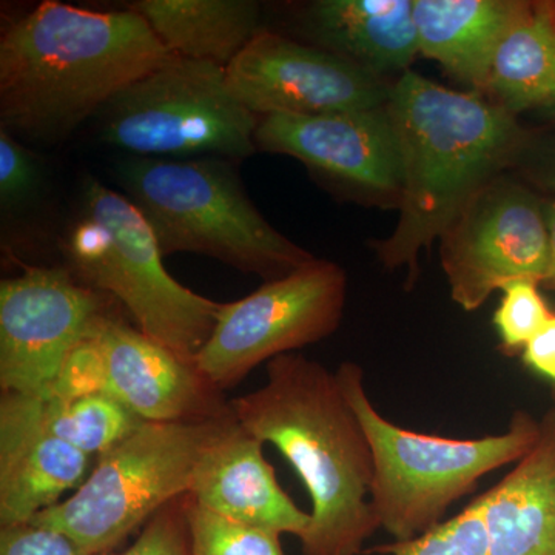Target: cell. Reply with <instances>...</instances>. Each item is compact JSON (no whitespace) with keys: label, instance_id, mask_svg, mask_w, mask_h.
I'll return each mask as SVG.
<instances>
[{"label":"cell","instance_id":"obj_19","mask_svg":"<svg viewBox=\"0 0 555 555\" xmlns=\"http://www.w3.org/2000/svg\"><path fill=\"white\" fill-rule=\"evenodd\" d=\"M478 500L488 555H555V406L540 420L535 447Z\"/></svg>","mask_w":555,"mask_h":555},{"label":"cell","instance_id":"obj_30","mask_svg":"<svg viewBox=\"0 0 555 555\" xmlns=\"http://www.w3.org/2000/svg\"><path fill=\"white\" fill-rule=\"evenodd\" d=\"M516 170L531 188L555 193V130L543 134L532 131Z\"/></svg>","mask_w":555,"mask_h":555},{"label":"cell","instance_id":"obj_8","mask_svg":"<svg viewBox=\"0 0 555 555\" xmlns=\"http://www.w3.org/2000/svg\"><path fill=\"white\" fill-rule=\"evenodd\" d=\"M109 145L138 158L243 160L258 152L259 116L229 89L225 68L171 56L98 113Z\"/></svg>","mask_w":555,"mask_h":555},{"label":"cell","instance_id":"obj_4","mask_svg":"<svg viewBox=\"0 0 555 555\" xmlns=\"http://www.w3.org/2000/svg\"><path fill=\"white\" fill-rule=\"evenodd\" d=\"M337 377L371 444L372 507L379 529L393 542H409L436 528L449 507L474 491L481 478L516 465L540 437V422L526 411L514 412L505 433L496 436L448 438L415 433L379 414L357 363L339 364Z\"/></svg>","mask_w":555,"mask_h":555},{"label":"cell","instance_id":"obj_18","mask_svg":"<svg viewBox=\"0 0 555 555\" xmlns=\"http://www.w3.org/2000/svg\"><path fill=\"white\" fill-rule=\"evenodd\" d=\"M302 24L317 47L378 78L411 72L420 54L414 0H317Z\"/></svg>","mask_w":555,"mask_h":555},{"label":"cell","instance_id":"obj_7","mask_svg":"<svg viewBox=\"0 0 555 555\" xmlns=\"http://www.w3.org/2000/svg\"><path fill=\"white\" fill-rule=\"evenodd\" d=\"M233 422L232 409L206 422H145L98 459L75 494L30 524L64 532L90 555L116 551L164 506L190 494L208 448Z\"/></svg>","mask_w":555,"mask_h":555},{"label":"cell","instance_id":"obj_1","mask_svg":"<svg viewBox=\"0 0 555 555\" xmlns=\"http://www.w3.org/2000/svg\"><path fill=\"white\" fill-rule=\"evenodd\" d=\"M386 112L400 147L403 188L393 232L369 246L389 272L406 270L408 288L467 201L516 169L532 131L486 94L456 91L415 72L390 87Z\"/></svg>","mask_w":555,"mask_h":555},{"label":"cell","instance_id":"obj_28","mask_svg":"<svg viewBox=\"0 0 555 555\" xmlns=\"http://www.w3.org/2000/svg\"><path fill=\"white\" fill-rule=\"evenodd\" d=\"M96 335L98 332L69 353L60 377L46 398L73 400L91 393L107 392L104 360Z\"/></svg>","mask_w":555,"mask_h":555},{"label":"cell","instance_id":"obj_20","mask_svg":"<svg viewBox=\"0 0 555 555\" xmlns=\"http://www.w3.org/2000/svg\"><path fill=\"white\" fill-rule=\"evenodd\" d=\"M144 17L175 56L228 67L261 33V10L251 0H139Z\"/></svg>","mask_w":555,"mask_h":555},{"label":"cell","instance_id":"obj_31","mask_svg":"<svg viewBox=\"0 0 555 555\" xmlns=\"http://www.w3.org/2000/svg\"><path fill=\"white\" fill-rule=\"evenodd\" d=\"M526 367L540 377L550 379L555 387V312L520 353Z\"/></svg>","mask_w":555,"mask_h":555},{"label":"cell","instance_id":"obj_34","mask_svg":"<svg viewBox=\"0 0 555 555\" xmlns=\"http://www.w3.org/2000/svg\"><path fill=\"white\" fill-rule=\"evenodd\" d=\"M547 5H550V9L553 11L555 17V0H547Z\"/></svg>","mask_w":555,"mask_h":555},{"label":"cell","instance_id":"obj_13","mask_svg":"<svg viewBox=\"0 0 555 555\" xmlns=\"http://www.w3.org/2000/svg\"><path fill=\"white\" fill-rule=\"evenodd\" d=\"M229 89L254 115H334L385 107L392 83L337 54L262 30L228 67Z\"/></svg>","mask_w":555,"mask_h":555},{"label":"cell","instance_id":"obj_9","mask_svg":"<svg viewBox=\"0 0 555 555\" xmlns=\"http://www.w3.org/2000/svg\"><path fill=\"white\" fill-rule=\"evenodd\" d=\"M346 297L345 269L315 258L238 301L222 302L196 367L221 392L238 386L262 363L331 337Z\"/></svg>","mask_w":555,"mask_h":555},{"label":"cell","instance_id":"obj_14","mask_svg":"<svg viewBox=\"0 0 555 555\" xmlns=\"http://www.w3.org/2000/svg\"><path fill=\"white\" fill-rule=\"evenodd\" d=\"M107 392L144 422H206L230 412L221 390L196 367L195 361L149 338L116 317L98 331Z\"/></svg>","mask_w":555,"mask_h":555},{"label":"cell","instance_id":"obj_23","mask_svg":"<svg viewBox=\"0 0 555 555\" xmlns=\"http://www.w3.org/2000/svg\"><path fill=\"white\" fill-rule=\"evenodd\" d=\"M189 531L193 555H286L281 535L229 520L190 495Z\"/></svg>","mask_w":555,"mask_h":555},{"label":"cell","instance_id":"obj_16","mask_svg":"<svg viewBox=\"0 0 555 555\" xmlns=\"http://www.w3.org/2000/svg\"><path fill=\"white\" fill-rule=\"evenodd\" d=\"M262 447L235 418L208 448L190 495L229 520L302 539L312 521L310 513L299 509L278 483Z\"/></svg>","mask_w":555,"mask_h":555},{"label":"cell","instance_id":"obj_24","mask_svg":"<svg viewBox=\"0 0 555 555\" xmlns=\"http://www.w3.org/2000/svg\"><path fill=\"white\" fill-rule=\"evenodd\" d=\"M540 286V281L517 280L502 288V301L494 312L492 323L503 356H520L525 346L553 317L554 312L543 298Z\"/></svg>","mask_w":555,"mask_h":555},{"label":"cell","instance_id":"obj_26","mask_svg":"<svg viewBox=\"0 0 555 555\" xmlns=\"http://www.w3.org/2000/svg\"><path fill=\"white\" fill-rule=\"evenodd\" d=\"M190 494L179 496L142 526L137 539L122 551L104 555H193L189 531Z\"/></svg>","mask_w":555,"mask_h":555},{"label":"cell","instance_id":"obj_15","mask_svg":"<svg viewBox=\"0 0 555 555\" xmlns=\"http://www.w3.org/2000/svg\"><path fill=\"white\" fill-rule=\"evenodd\" d=\"M90 456L43 425L40 398L2 393L0 400V526L30 524L78 489Z\"/></svg>","mask_w":555,"mask_h":555},{"label":"cell","instance_id":"obj_3","mask_svg":"<svg viewBox=\"0 0 555 555\" xmlns=\"http://www.w3.org/2000/svg\"><path fill=\"white\" fill-rule=\"evenodd\" d=\"M264 385L233 398L244 430L272 443L297 470L312 511L302 555H360L379 529L371 492L374 456L337 372L301 353L269 361Z\"/></svg>","mask_w":555,"mask_h":555},{"label":"cell","instance_id":"obj_21","mask_svg":"<svg viewBox=\"0 0 555 555\" xmlns=\"http://www.w3.org/2000/svg\"><path fill=\"white\" fill-rule=\"evenodd\" d=\"M486 96L514 116L555 102V17L547 0L509 31L496 51Z\"/></svg>","mask_w":555,"mask_h":555},{"label":"cell","instance_id":"obj_33","mask_svg":"<svg viewBox=\"0 0 555 555\" xmlns=\"http://www.w3.org/2000/svg\"><path fill=\"white\" fill-rule=\"evenodd\" d=\"M542 113L545 118L553 120L555 124V102L553 105H550V107L543 108Z\"/></svg>","mask_w":555,"mask_h":555},{"label":"cell","instance_id":"obj_5","mask_svg":"<svg viewBox=\"0 0 555 555\" xmlns=\"http://www.w3.org/2000/svg\"><path fill=\"white\" fill-rule=\"evenodd\" d=\"M118 178L163 257L204 255L266 283L315 259L259 214L228 159L134 156L119 164Z\"/></svg>","mask_w":555,"mask_h":555},{"label":"cell","instance_id":"obj_12","mask_svg":"<svg viewBox=\"0 0 555 555\" xmlns=\"http://www.w3.org/2000/svg\"><path fill=\"white\" fill-rule=\"evenodd\" d=\"M255 144L308 167L332 192L398 208L403 188L400 147L386 107L334 115L259 118Z\"/></svg>","mask_w":555,"mask_h":555},{"label":"cell","instance_id":"obj_22","mask_svg":"<svg viewBox=\"0 0 555 555\" xmlns=\"http://www.w3.org/2000/svg\"><path fill=\"white\" fill-rule=\"evenodd\" d=\"M43 425L65 443L89 456L107 454L144 425L122 401L108 392L56 400L40 398Z\"/></svg>","mask_w":555,"mask_h":555},{"label":"cell","instance_id":"obj_32","mask_svg":"<svg viewBox=\"0 0 555 555\" xmlns=\"http://www.w3.org/2000/svg\"><path fill=\"white\" fill-rule=\"evenodd\" d=\"M545 217L550 233V268L542 286L555 292V198L545 199Z\"/></svg>","mask_w":555,"mask_h":555},{"label":"cell","instance_id":"obj_10","mask_svg":"<svg viewBox=\"0 0 555 555\" xmlns=\"http://www.w3.org/2000/svg\"><path fill=\"white\" fill-rule=\"evenodd\" d=\"M440 261L452 301L476 312L517 280L543 283L550 268L545 199L503 173L478 190L440 238Z\"/></svg>","mask_w":555,"mask_h":555},{"label":"cell","instance_id":"obj_6","mask_svg":"<svg viewBox=\"0 0 555 555\" xmlns=\"http://www.w3.org/2000/svg\"><path fill=\"white\" fill-rule=\"evenodd\" d=\"M65 251L69 270L120 302L142 334L195 361L222 302L195 294L167 272L149 222L126 195L87 179Z\"/></svg>","mask_w":555,"mask_h":555},{"label":"cell","instance_id":"obj_11","mask_svg":"<svg viewBox=\"0 0 555 555\" xmlns=\"http://www.w3.org/2000/svg\"><path fill=\"white\" fill-rule=\"evenodd\" d=\"M108 295L72 270L25 268L0 283L2 393L46 398L69 353L112 317Z\"/></svg>","mask_w":555,"mask_h":555},{"label":"cell","instance_id":"obj_29","mask_svg":"<svg viewBox=\"0 0 555 555\" xmlns=\"http://www.w3.org/2000/svg\"><path fill=\"white\" fill-rule=\"evenodd\" d=\"M0 555H90L67 534L49 526H0Z\"/></svg>","mask_w":555,"mask_h":555},{"label":"cell","instance_id":"obj_25","mask_svg":"<svg viewBox=\"0 0 555 555\" xmlns=\"http://www.w3.org/2000/svg\"><path fill=\"white\" fill-rule=\"evenodd\" d=\"M374 551L389 555H488V529L480 500L477 496L456 516L441 521L426 534Z\"/></svg>","mask_w":555,"mask_h":555},{"label":"cell","instance_id":"obj_2","mask_svg":"<svg viewBox=\"0 0 555 555\" xmlns=\"http://www.w3.org/2000/svg\"><path fill=\"white\" fill-rule=\"evenodd\" d=\"M173 53L137 11L42 2L0 39V122L60 142Z\"/></svg>","mask_w":555,"mask_h":555},{"label":"cell","instance_id":"obj_17","mask_svg":"<svg viewBox=\"0 0 555 555\" xmlns=\"http://www.w3.org/2000/svg\"><path fill=\"white\" fill-rule=\"evenodd\" d=\"M531 9L525 0H414L420 54L486 94L496 51Z\"/></svg>","mask_w":555,"mask_h":555},{"label":"cell","instance_id":"obj_27","mask_svg":"<svg viewBox=\"0 0 555 555\" xmlns=\"http://www.w3.org/2000/svg\"><path fill=\"white\" fill-rule=\"evenodd\" d=\"M42 173L38 160L13 134L0 130V204L16 210L39 193Z\"/></svg>","mask_w":555,"mask_h":555}]
</instances>
